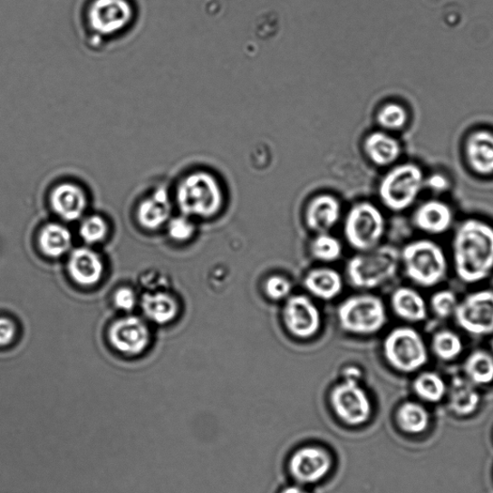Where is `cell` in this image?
I'll return each mask as SVG.
<instances>
[{
	"label": "cell",
	"instance_id": "cell-1",
	"mask_svg": "<svg viewBox=\"0 0 493 493\" xmlns=\"http://www.w3.org/2000/svg\"><path fill=\"white\" fill-rule=\"evenodd\" d=\"M453 261L459 279L473 285L493 271V227L478 220L462 222L452 241Z\"/></svg>",
	"mask_w": 493,
	"mask_h": 493
},
{
	"label": "cell",
	"instance_id": "cell-2",
	"mask_svg": "<svg viewBox=\"0 0 493 493\" xmlns=\"http://www.w3.org/2000/svg\"><path fill=\"white\" fill-rule=\"evenodd\" d=\"M176 200L188 218H210L222 208L223 192L218 180L209 173L193 172L179 181Z\"/></svg>",
	"mask_w": 493,
	"mask_h": 493
},
{
	"label": "cell",
	"instance_id": "cell-3",
	"mask_svg": "<svg viewBox=\"0 0 493 493\" xmlns=\"http://www.w3.org/2000/svg\"><path fill=\"white\" fill-rule=\"evenodd\" d=\"M400 261V253L394 246H378L349 260L346 268L348 280L353 286L360 289L377 288L393 279Z\"/></svg>",
	"mask_w": 493,
	"mask_h": 493
},
{
	"label": "cell",
	"instance_id": "cell-4",
	"mask_svg": "<svg viewBox=\"0 0 493 493\" xmlns=\"http://www.w3.org/2000/svg\"><path fill=\"white\" fill-rule=\"evenodd\" d=\"M400 258L409 279L422 287L440 285L445 279L449 269L441 246L428 239L416 240L406 245Z\"/></svg>",
	"mask_w": 493,
	"mask_h": 493
},
{
	"label": "cell",
	"instance_id": "cell-5",
	"mask_svg": "<svg viewBox=\"0 0 493 493\" xmlns=\"http://www.w3.org/2000/svg\"><path fill=\"white\" fill-rule=\"evenodd\" d=\"M337 319L342 329L349 334L372 335L387 324V308L378 296L353 295L339 304Z\"/></svg>",
	"mask_w": 493,
	"mask_h": 493
},
{
	"label": "cell",
	"instance_id": "cell-6",
	"mask_svg": "<svg viewBox=\"0 0 493 493\" xmlns=\"http://www.w3.org/2000/svg\"><path fill=\"white\" fill-rule=\"evenodd\" d=\"M383 356L389 364L402 373H413L429 361L422 335L411 327L392 330L383 341Z\"/></svg>",
	"mask_w": 493,
	"mask_h": 493
},
{
	"label": "cell",
	"instance_id": "cell-7",
	"mask_svg": "<svg viewBox=\"0 0 493 493\" xmlns=\"http://www.w3.org/2000/svg\"><path fill=\"white\" fill-rule=\"evenodd\" d=\"M134 15L130 0H92L86 11V25L91 35L111 39L126 33Z\"/></svg>",
	"mask_w": 493,
	"mask_h": 493
},
{
	"label": "cell",
	"instance_id": "cell-8",
	"mask_svg": "<svg viewBox=\"0 0 493 493\" xmlns=\"http://www.w3.org/2000/svg\"><path fill=\"white\" fill-rule=\"evenodd\" d=\"M384 218L372 203L354 205L348 212L344 224L347 242L354 250L367 252L377 248L383 237Z\"/></svg>",
	"mask_w": 493,
	"mask_h": 493
},
{
	"label": "cell",
	"instance_id": "cell-9",
	"mask_svg": "<svg viewBox=\"0 0 493 493\" xmlns=\"http://www.w3.org/2000/svg\"><path fill=\"white\" fill-rule=\"evenodd\" d=\"M423 183L420 167L413 164L396 167L381 182V200L384 207L394 212L404 211L418 198Z\"/></svg>",
	"mask_w": 493,
	"mask_h": 493
},
{
	"label": "cell",
	"instance_id": "cell-10",
	"mask_svg": "<svg viewBox=\"0 0 493 493\" xmlns=\"http://www.w3.org/2000/svg\"><path fill=\"white\" fill-rule=\"evenodd\" d=\"M332 409L339 421L352 427L367 423L372 415V403L361 387L360 380L344 378L330 395Z\"/></svg>",
	"mask_w": 493,
	"mask_h": 493
},
{
	"label": "cell",
	"instance_id": "cell-11",
	"mask_svg": "<svg viewBox=\"0 0 493 493\" xmlns=\"http://www.w3.org/2000/svg\"><path fill=\"white\" fill-rule=\"evenodd\" d=\"M454 317L458 326L474 336L493 334V290L471 293L459 302Z\"/></svg>",
	"mask_w": 493,
	"mask_h": 493
},
{
	"label": "cell",
	"instance_id": "cell-12",
	"mask_svg": "<svg viewBox=\"0 0 493 493\" xmlns=\"http://www.w3.org/2000/svg\"><path fill=\"white\" fill-rule=\"evenodd\" d=\"M333 455L325 447L306 445L289 459V472L297 484L315 485L326 479L334 469Z\"/></svg>",
	"mask_w": 493,
	"mask_h": 493
},
{
	"label": "cell",
	"instance_id": "cell-13",
	"mask_svg": "<svg viewBox=\"0 0 493 493\" xmlns=\"http://www.w3.org/2000/svg\"><path fill=\"white\" fill-rule=\"evenodd\" d=\"M284 324L288 333L299 339L315 336L322 325L317 305L305 295L289 296L283 310Z\"/></svg>",
	"mask_w": 493,
	"mask_h": 493
},
{
	"label": "cell",
	"instance_id": "cell-14",
	"mask_svg": "<svg viewBox=\"0 0 493 493\" xmlns=\"http://www.w3.org/2000/svg\"><path fill=\"white\" fill-rule=\"evenodd\" d=\"M108 335L114 349L130 356L143 353L149 347L151 338L147 323L137 316L116 320Z\"/></svg>",
	"mask_w": 493,
	"mask_h": 493
},
{
	"label": "cell",
	"instance_id": "cell-15",
	"mask_svg": "<svg viewBox=\"0 0 493 493\" xmlns=\"http://www.w3.org/2000/svg\"><path fill=\"white\" fill-rule=\"evenodd\" d=\"M50 204L61 219L72 222L82 218L88 207V195L80 183L63 180L52 189Z\"/></svg>",
	"mask_w": 493,
	"mask_h": 493
},
{
	"label": "cell",
	"instance_id": "cell-16",
	"mask_svg": "<svg viewBox=\"0 0 493 493\" xmlns=\"http://www.w3.org/2000/svg\"><path fill=\"white\" fill-rule=\"evenodd\" d=\"M453 220L452 209L440 200H429L416 209L412 216V223L416 228L435 236L449 231Z\"/></svg>",
	"mask_w": 493,
	"mask_h": 493
},
{
	"label": "cell",
	"instance_id": "cell-17",
	"mask_svg": "<svg viewBox=\"0 0 493 493\" xmlns=\"http://www.w3.org/2000/svg\"><path fill=\"white\" fill-rule=\"evenodd\" d=\"M68 272L77 285H97L103 276L104 265L98 253L89 248L75 249L68 260Z\"/></svg>",
	"mask_w": 493,
	"mask_h": 493
},
{
	"label": "cell",
	"instance_id": "cell-18",
	"mask_svg": "<svg viewBox=\"0 0 493 493\" xmlns=\"http://www.w3.org/2000/svg\"><path fill=\"white\" fill-rule=\"evenodd\" d=\"M172 205L166 188H154L137 208V220L146 229H158L169 218Z\"/></svg>",
	"mask_w": 493,
	"mask_h": 493
},
{
	"label": "cell",
	"instance_id": "cell-19",
	"mask_svg": "<svg viewBox=\"0 0 493 493\" xmlns=\"http://www.w3.org/2000/svg\"><path fill=\"white\" fill-rule=\"evenodd\" d=\"M342 207L331 195H320L312 199L305 211V224L316 234H328L341 218Z\"/></svg>",
	"mask_w": 493,
	"mask_h": 493
},
{
	"label": "cell",
	"instance_id": "cell-20",
	"mask_svg": "<svg viewBox=\"0 0 493 493\" xmlns=\"http://www.w3.org/2000/svg\"><path fill=\"white\" fill-rule=\"evenodd\" d=\"M393 313L410 323H420L428 317V304L419 291L403 286L394 290L391 297Z\"/></svg>",
	"mask_w": 493,
	"mask_h": 493
},
{
	"label": "cell",
	"instance_id": "cell-21",
	"mask_svg": "<svg viewBox=\"0 0 493 493\" xmlns=\"http://www.w3.org/2000/svg\"><path fill=\"white\" fill-rule=\"evenodd\" d=\"M141 307L145 316L159 325L172 322L179 311L177 299L166 290L146 292L141 299Z\"/></svg>",
	"mask_w": 493,
	"mask_h": 493
},
{
	"label": "cell",
	"instance_id": "cell-22",
	"mask_svg": "<svg viewBox=\"0 0 493 493\" xmlns=\"http://www.w3.org/2000/svg\"><path fill=\"white\" fill-rule=\"evenodd\" d=\"M304 285L314 297L331 301L341 295L343 279L341 274L332 268H316L308 272Z\"/></svg>",
	"mask_w": 493,
	"mask_h": 493
},
{
	"label": "cell",
	"instance_id": "cell-23",
	"mask_svg": "<svg viewBox=\"0 0 493 493\" xmlns=\"http://www.w3.org/2000/svg\"><path fill=\"white\" fill-rule=\"evenodd\" d=\"M468 160L474 171L480 175L493 174V134L478 131L467 144Z\"/></svg>",
	"mask_w": 493,
	"mask_h": 493
},
{
	"label": "cell",
	"instance_id": "cell-24",
	"mask_svg": "<svg viewBox=\"0 0 493 493\" xmlns=\"http://www.w3.org/2000/svg\"><path fill=\"white\" fill-rule=\"evenodd\" d=\"M72 237L70 230L60 224L44 226L39 236L42 252L49 257L57 258L66 255L72 246Z\"/></svg>",
	"mask_w": 493,
	"mask_h": 493
},
{
	"label": "cell",
	"instance_id": "cell-25",
	"mask_svg": "<svg viewBox=\"0 0 493 493\" xmlns=\"http://www.w3.org/2000/svg\"><path fill=\"white\" fill-rule=\"evenodd\" d=\"M367 156L379 166H388L400 156V146L394 138L383 132L370 134L365 141Z\"/></svg>",
	"mask_w": 493,
	"mask_h": 493
},
{
	"label": "cell",
	"instance_id": "cell-26",
	"mask_svg": "<svg viewBox=\"0 0 493 493\" xmlns=\"http://www.w3.org/2000/svg\"><path fill=\"white\" fill-rule=\"evenodd\" d=\"M479 393L474 384L466 378L455 377L450 389V402L452 410L460 415L472 413L479 404Z\"/></svg>",
	"mask_w": 493,
	"mask_h": 493
},
{
	"label": "cell",
	"instance_id": "cell-27",
	"mask_svg": "<svg viewBox=\"0 0 493 493\" xmlns=\"http://www.w3.org/2000/svg\"><path fill=\"white\" fill-rule=\"evenodd\" d=\"M466 376L473 384L483 385L493 382V356L484 350H476L467 358Z\"/></svg>",
	"mask_w": 493,
	"mask_h": 493
},
{
	"label": "cell",
	"instance_id": "cell-28",
	"mask_svg": "<svg viewBox=\"0 0 493 493\" xmlns=\"http://www.w3.org/2000/svg\"><path fill=\"white\" fill-rule=\"evenodd\" d=\"M430 349L435 356L443 362L455 361L464 351V343L456 333L450 330L437 332L430 342Z\"/></svg>",
	"mask_w": 493,
	"mask_h": 493
},
{
	"label": "cell",
	"instance_id": "cell-29",
	"mask_svg": "<svg viewBox=\"0 0 493 493\" xmlns=\"http://www.w3.org/2000/svg\"><path fill=\"white\" fill-rule=\"evenodd\" d=\"M398 423L410 434H420L429 426V414L422 406L407 403L398 411Z\"/></svg>",
	"mask_w": 493,
	"mask_h": 493
},
{
	"label": "cell",
	"instance_id": "cell-30",
	"mask_svg": "<svg viewBox=\"0 0 493 493\" xmlns=\"http://www.w3.org/2000/svg\"><path fill=\"white\" fill-rule=\"evenodd\" d=\"M413 391L428 402H439L446 393V383L438 373L423 372L415 378Z\"/></svg>",
	"mask_w": 493,
	"mask_h": 493
},
{
	"label": "cell",
	"instance_id": "cell-31",
	"mask_svg": "<svg viewBox=\"0 0 493 493\" xmlns=\"http://www.w3.org/2000/svg\"><path fill=\"white\" fill-rule=\"evenodd\" d=\"M341 241L329 234H319L312 242L313 256L322 262H334L343 256Z\"/></svg>",
	"mask_w": 493,
	"mask_h": 493
},
{
	"label": "cell",
	"instance_id": "cell-32",
	"mask_svg": "<svg viewBox=\"0 0 493 493\" xmlns=\"http://www.w3.org/2000/svg\"><path fill=\"white\" fill-rule=\"evenodd\" d=\"M459 300L455 293L450 289L440 290L431 296L430 301V311L441 319L454 315Z\"/></svg>",
	"mask_w": 493,
	"mask_h": 493
},
{
	"label": "cell",
	"instance_id": "cell-33",
	"mask_svg": "<svg viewBox=\"0 0 493 493\" xmlns=\"http://www.w3.org/2000/svg\"><path fill=\"white\" fill-rule=\"evenodd\" d=\"M407 121L408 114L405 108L396 103L383 106L378 115L380 125L391 130L402 129L405 127Z\"/></svg>",
	"mask_w": 493,
	"mask_h": 493
},
{
	"label": "cell",
	"instance_id": "cell-34",
	"mask_svg": "<svg viewBox=\"0 0 493 493\" xmlns=\"http://www.w3.org/2000/svg\"><path fill=\"white\" fill-rule=\"evenodd\" d=\"M107 233V223L98 215L90 216L80 227V236L88 244H97L103 241Z\"/></svg>",
	"mask_w": 493,
	"mask_h": 493
},
{
	"label": "cell",
	"instance_id": "cell-35",
	"mask_svg": "<svg viewBox=\"0 0 493 493\" xmlns=\"http://www.w3.org/2000/svg\"><path fill=\"white\" fill-rule=\"evenodd\" d=\"M195 225L185 215L169 220L167 227L169 237L177 242L190 240L195 234Z\"/></svg>",
	"mask_w": 493,
	"mask_h": 493
},
{
	"label": "cell",
	"instance_id": "cell-36",
	"mask_svg": "<svg viewBox=\"0 0 493 493\" xmlns=\"http://www.w3.org/2000/svg\"><path fill=\"white\" fill-rule=\"evenodd\" d=\"M291 291V282L281 275L269 276L265 284L266 295L272 301L287 299L290 296Z\"/></svg>",
	"mask_w": 493,
	"mask_h": 493
},
{
	"label": "cell",
	"instance_id": "cell-37",
	"mask_svg": "<svg viewBox=\"0 0 493 493\" xmlns=\"http://www.w3.org/2000/svg\"><path fill=\"white\" fill-rule=\"evenodd\" d=\"M113 303L119 311L130 313L138 303L136 293L130 287H121L114 293Z\"/></svg>",
	"mask_w": 493,
	"mask_h": 493
},
{
	"label": "cell",
	"instance_id": "cell-38",
	"mask_svg": "<svg viewBox=\"0 0 493 493\" xmlns=\"http://www.w3.org/2000/svg\"><path fill=\"white\" fill-rule=\"evenodd\" d=\"M141 285L149 291L166 290L168 286L167 276L159 272L150 270L141 276Z\"/></svg>",
	"mask_w": 493,
	"mask_h": 493
},
{
	"label": "cell",
	"instance_id": "cell-39",
	"mask_svg": "<svg viewBox=\"0 0 493 493\" xmlns=\"http://www.w3.org/2000/svg\"><path fill=\"white\" fill-rule=\"evenodd\" d=\"M17 334L15 324L9 318L0 316V347L10 345Z\"/></svg>",
	"mask_w": 493,
	"mask_h": 493
},
{
	"label": "cell",
	"instance_id": "cell-40",
	"mask_svg": "<svg viewBox=\"0 0 493 493\" xmlns=\"http://www.w3.org/2000/svg\"><path fill=\"white\" fill-rule=\"evenodd\" d=\"M426 183L428 184V187L434 191H444L449 188L450 182L447 180V179L442 175H434L431 176Z\"/></svg>",
	"mask_w": 493,
	"mask_h": 493
},
{
	"label": "cell",
	"instance_id": "cell-41",
	"mask_svg": "<svg viewBox=\"0 0 493 493\" xmlns=\"http://www.w3.org/2000/svg\"><path fill=\"white\" fill-rule=\"evenodd\" d=\"M281 493H311L308 491L304 486L296 484V485H291L286 488H285Z\"/></svg>",
	"mask_w": 493,
	"mask_h": 493
},
{
	"label": "cell",
	"instance_id": "cell-42",
	"mask_svg": "<svg viewBox=\"0 0 493 493\" xmlns=\"http://www.w3.org/2000/svg\"><path fill=\"white\" fill-rule=\"evenodd\" d=\"M490 347H491V350H492V352H493V338H492V341H491V343H490Z\"/></svg>",
	"mask_w": 493,
	"mask_h": 493
}]
</instances>
